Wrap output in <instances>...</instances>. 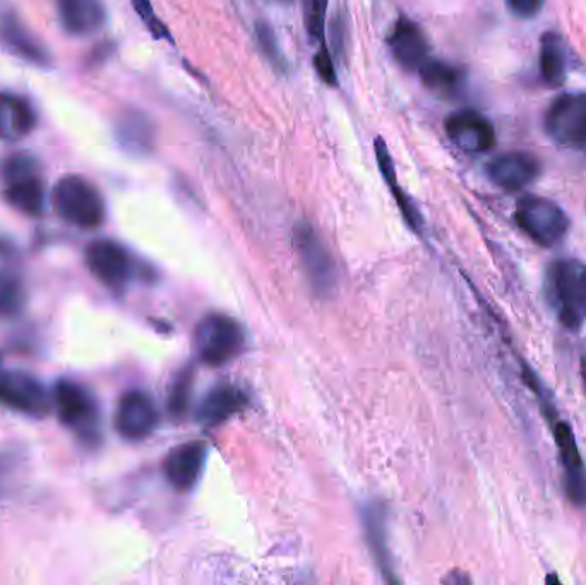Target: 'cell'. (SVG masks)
<instances>
[{
  "label": "cell",
  "instance_id": "52a82bcc",
  "mask_svg": "<svg viewBox=\"0 0 586 585\" xmlns=\"http://www.w3.org/2000/svg\"><path fill=\"white\" fill-rule=\"evenodd\" d=\"M242 346V328L236 319L225 315H209L199 323L196 347L206 365H225L240 353Z\"/></svg>",
  "mask_w": 586,
  "mask_h": 585
},
{
  "label": "cell",
  "instance_id": "8fae6325",
  "mask_svg": "<svg viewBox=\"0 0 586 585\" xmlns=\"http://www.w3.org/2000/svg\"><path fill=\"white\" fill-rule=\"evenodd\" d=\"M27 300V277L21 252L11 240L0 237V318L21 313Z\"/></svg>",
  "mask_w": 586,
  "mask_h": 585
},
{
  "label": "cell",
  "instance_id": "6da1fadb",
  "mask_svg": "<svg viewBox=\"0 0 586 585\" xmlns=\"http://www.w3.org/2000/svg\"><path fill=\"white\" fill-rule=\"evenodd\" d=\"M52 205L62 220L82 230L98 229L107 218V205L100 189L87 177L76 173L57 180L52 191Z\"/></svg>",
  "mask_w": 586,
  "mask_h": 585
},
{
  "label": "cell",
  "instance_id": "4fadbf2b",
  "mask_svg": "<svg viewBox=\"0 0 586 585\" xmlns=\"http://www.w3.org/2000/svg\"><path fill=\"white\" fill-rule=\"evenodd\" d=\"M389 52L401 69L418 72L430 59L429 40L423 28L407 16H400L388 37Z\"/></svg>",
  "mask_w": 586,
  "mask_h": 585
},
{
  "label": "cell",
  "instance_id": "ffe728a7",
  "mask_svg": "<svg viewBox=\"0 0 586 585\" xmlns=\"http://www.w3.org/2000/svg\"><path fill=\"white\" fill-rule=\"evenodd\" d=\"M296 240L312 286L318 287L319 290L331 287L332 278H335L332 261L316 232L310 227H300L297 230Z\"/></svg>",
  "mask_w": 586,
  "mask_h": 585
},
{
  "label": "cell",
  "instance_id": "2e32d148",
  "mask_svg": "<svg viewBox=\"0 0 586 585\" xmlns=\"http://www.w3.org/2000/svg\"><path fill=\"white\" fill-rule=\"evenodd\" d=\"M0 42L9 52L19 59L27 60L38 68H50L52 56L43 43L19 21L14 12H4L0 16Z\"/></svg>",
  "mask_w": 586,
  "mask_h": 585
},
{
  "label": "cell",
  "instance_id": "ac0fdd59",
  "mask_svg": "<svg viewBox=\"0 0 586 585\" xmlns=\"http://www.w3.org/2000/svg\"><path fill=\"white\" fill-rule=\"evenodd\" d=\"M37 125V110L28 98L0 91V141H21L34 131Z\"/></svg>",
  "mask_w": 586,
  "mask_h": 585
},
{
  "label": "cell",
  "instance_id": "7a4b0ae2",
  "mask_svg": "<svg viewBox=\"0 0 586 585\" xmlns=\"http://www.w3.org/2000/svg\"><path fill=\"white\" fill-rule=\"evenodd\" d=\"M547 294L564 327L582 328L586 321V265L578 259H559L550 265Z\"/></svg>",
  "mask_w": 586,
  "mask_h": 585
},
{
  "label": "cell",
  "instance_id": "d6986e66",
  "mask_svg": "<svg viewBox=\"0 0 586 585\" xmlns=\"http://www.w3.org/2000/svg\"><path fill=\"white\" fill-rule=\"evenodd\" d=\"M205 443H186L182 447L176 448L165 460V476L173 488L189 492L198 483L205 469Z\"/></svg>",
  "mask_w": 586,
  "mask_h": 585
},
{
  "label": "cell",
  "instance_id": "f546056e",
  "mask_svg": "<svg viewBox=\"0 0 586 585\" xmlns=\"http://www.w3.org/2000/svg\"><path fill=\"white\" fill-rule=\"evenodd\" d=\"M509 11L522 19H532L542 11L546 0H506Z\"/></svg>",
  "mask_w": 586,
  "mask_h": 585
},
{
  "label": "cell",
  "instance_id": "cb8c5ba5",
  "mask_svg": "<svg viewBox=\"0 0 586 585\" xmlns=\"http://www.w3.org/2000/svg\"><path fill=\"white\" fill-rule=\"evenodd\" d=\"M568 72V52L560 34L546 33L540 43V75L550 88L560 87Z\"/></svg>",
  "mask_w": 586,
  "mask_h": 585
},
{
  "label": "cell",
  "instance_id": "7c38bea8",
  "mask_svg": "<svg viewBox=\"0 0 586 585\" xmlns=\"http://www.w3.org/2000/svg\"><path fill=\"white\" fill-rule=\"evenodd\" d=\"M451 143L465 153H486L496 145V132L486 117L474 110L453 113L445 122Z\"/></svg>",
  "mask_w": 586,
  "mask_h": 585
},
{
  "label": "cell",
  "instance_id": "9c48e42d",
  "mask_svg": "<svg viewBox=\"0 0 586 585\" xmlns=\"http://www.w3.org/2000/svg\"><path fill=\"white\" fill-rule=\"evenodd\" d=\"M87 265L93 277L109 289L128 286L135 274L131 252L112 239H98L87 248Z\"/></svg>",
  "mask_w": 586,
  "mask_h": 585
},
{
  "label": "cell",
  "instance_id": "83f0119b",
  "mask_svg": "<svg viewBox=\"0 0 586 585\" xmlns=\"http://www.w3.org/2000/svg\"><path fill=\"white\" fill-rule=\"evenodd\" d=\"M328 0H306L304 18H306L307 33L312 42H325V19Z\"/></svg>",
  "mask_w": 586,
  "mask_h": 585
},
{
  "label": "cell",
  "instance_id": "30bf717a",
  "mask_svg": "<svg viewBox=\"0 0 586 585\" xmlns=\"http://www.w3.org/2000/svg\"><path fill=\"white\" fill-rule=\"evenodd\" d=\"M158 409L153 398L142 390L126 391L116 410V429L128 442H142L158 426Z\"/></svg>",
  "mask_w": 586,
  "mask_h": 585
},
{
  "label": "cell",
  "instance_id": "5bb4252c",
  "mask_svg": "<svg viewBox=\"0 0 586 585\" xmlns=\"http://www.w3.org/2000/svg\"><path fill=\"white\" fill-rule=\"evenodd\" d=\"M554 438H556L560 464H563L566 495L572 499L573 505L583 507L586 505V469L583 466L575 435L569 425H566L564 420H557L554 425Z\"/></svg>",
  "mask_w": 586,
  "mask_h": 585
},
{
  "label": "cell",
  "instance_id": "277c9868",
  "mask_svg": "<svg viewBox=\"0 0 586 585\" xmlns=\"http://www.w3.org/2000/svg\"><path fill=\"white\" fill-rule=\"evenodd\" d=\"M4 198L16 211L40 217L46 211V180L37 158L28 153L11 155L2 166Z\"/></svg>",
  "mask_w": 586,
  "mask_h": 585
},
{
  "label": "cell",
  "instance_id": "5b68a950",
  "mask_svg": "<svg viewBox=\"0 0 586 585\" xmlns=\"http://www.w3.org/2000/svg\"><path fill=\"white\" fill-rule=\"evenodd\" d=\"M516 224L534 242L553 248L569 230L568 215L559 205L540 196H525L516 207Z\"/></svg>",
  "mask_w": 586,
  "mask_h": 585
},
{
  "label": "cell",
  "instance_id": "484cf974",
  "mask_svg": "<svg viewBox=\"0 0 586 585\" xmlns=\"http://www.w3.org/2000/svg\"><path fill=\"white\" fill-rule=\"evenodd\" d=\"M256 38H258L259 49L265 53L269 65L274 66L277 71L285 72L287 62H285L284 53H281L280 46H278L274 28L269 27L265 21H258L256 23Z\"/></svg>",
  "mask_w": 586,
  "mask_h": 585
},
{
  "label": "cell",
  "instance_id": "4dcf8cb0",
  "mask_svg": "<svg viewBox=\"0 0 586 585\" xmlns=\"http://www.w3.org/2000/svg\"><path fill=\"white\" fill-rule=\"evenodd\" d=\"M268 2H274V4L287 6V4H291L294 0H268Z\"/></svg>",
  "mask_w": 586,
  "mask_h": 585
},
{
  "label": "cell",
  "instance_id": "d4e9b609",
  "mask_svg": "<svg viewBox=\"0 0 586 585\" xmlns=\"http://www.w3.org/2000/svg\"><path fill=\"white\" fill-rule=\"evenodd\" d=\"M374 151H376V160H378L379 170H381L383 177H385L386 182H388L389 188H391L393 196H395L396 204L400 207L401 214H404V217L407 218L408 224H410L414 229H418L420 224H423V218H420L417 208L411 205L407 195L398 188V182H396L398 179H396L395 161H393L391 153H389V148L388 145L385 143V139H374Z\"/></svg>",
  "mask_w": 586,
  "mask_h": 585
},
{
  "label": "cell",
  "instance_id": "4316f807",
  "mask_svg": "<svg viewBox=\"0 0 586 585\" xmlns=\"http://www.w3.org/2000/svg\"><path fill=\"white\" fill-rule=\"evenodd\" d=\"M131 4L135 8L136 14L139 16L142 24H145L146 30L150 31L155 40H165V42L173 43L172 33H170L167 24L158 18L151 0H131Z\"/></svg>",
  "mask_w": 586,
  "mask_h": 585
},
{
  "label": "cell",
  "instance_id": "7402d4cb",
  "mask_svg": "<svg viewBox=\"0 0 586 585\" xmlns=\"http://www.w3.org/2000/svg\"><path fill=\"white\" fill-rule=\"evenodd\" d=\"M246 406V395L239 388L224 385L209 391L199 409V419L206 425L217 426L230 419Z\"/></svg>",
  "mask_w": 586,
  "mask_h": 585
},
{
  "label": "cell",
  "instance_id": "f1b7e54d",
  "mask_svg": "<svg viewBox=\"0 0 586 585\" xmlns=\"http://www.w3.org/2000/svg\"><path fill=\"white\" fill-rule=\"evenodd\" d=\"M314 68H316L319 78H321L328 87H337L338 78L337 71H335V59H332L331 52H329L326 42L319 43L318 53L314 57Z\"/></svg>",
  "mask_w": 586,
  "mask_h": 585
},
{
  "label": "cell",
  "instance_id": "e0dca14e",
  "mask_svg": "<svg viewBox=\"0 0 586 585\" xmlns=\"http://www.w3.org/2000/svg\"><path fill=\"white\" fill-rule=\"evenodd\" d=\"M57 16L66 33L87 38L107 24L103 0H56Z\"/></svg>",
  "mask_w": 586,
  "mask_h": 585
},
{
  "label": "cell",
  "instance_id": "603a6c76",
  "mask_svg": "<svg viewBox=\"0 0 586 585\" xmlns=\"http://www.w3.org/2000/svg\"><path fill=\"white\" fill-rule=\"evenodd\" d=\"M424 87L437 97H456L465 87V72L443 60L430 57L423 68L418 69Z\"/></svg>",
  "mask_w": 586,
  "mask_h": 585
},
{
  "label": "cell",
  "instance_id": "9a60e30c",
  "mask_svg": "<svg viewBox=\"0 0 586 585\" xmlns=\"http://www.w3.org/2000/svg\"><path fill=\"white\" fill-rule=\"evenodd\" d=\"M542 166L537 157L523 151L500 155L487 163V176L494 185L505 191H519L540 176Z\"/></svg>",
  "mask_w": 586,
  "mask_h": 585
},
{
  "label": "cell",
  "instance_id": "8992f818",
  "mask_svg": "<svg viewBox=\"0 0 586 585\" xmlns=\"http://www.w3.org/2000/svg\"><path fill=\"white\" fill-rule=\"evenodd\" d=\"M0 404L34 419L49 416L53 406L46 385L37 376L4 366H0Z\"/></svg>",
  "mask_w": 586,
  "mask_h": 585
},
{
  "label": "cell",
  "instance_id": "ba28073f",
  "mask_svg": "<svg viewBox=\"0 0 586 585\" xmlns=\"http://www.w3.org/2000/svg\"><path fill=\"white\" fill-rule=\"evenodd\" d=\"M546 129L563 147L586 148V93L557 98L547 110Z\"/></svg>",
  "mask_w": 586,
  "mask_h": 585
},
{
  "label": "cell",
  "instance_id": "3957f363",
  "mask_svg": "<svg viewBox=\"0 0 586 585\" xmlns=\"http://www.w3.org/2000/svg\"><path fill=\"white\" fill-rule=\"evenodd\" d=\"M52 404L60 423L69 432L88 445H97L101 436V414L93 391L72 379H60L53 387Z\"/></svg>",
  "mask_w": 586,
  "mask_h": 585
},
{
  "label": "cell",
  "instance_id": "44dd1931",
  "mask_svg": "<svg viewBox=\"0 0 586 585\" xmlns=\"http://www.w3.org/2000/svg\"><path fill=\"white\" fill-rule=\"evenodd\" d=\"M117 139L132 153H148L153 150L155 126L145 113L138 110L123 112L117 120Z\"/></svg>",
  "mask_w": 586,
  "mask_h": 585
}]
</instances>
